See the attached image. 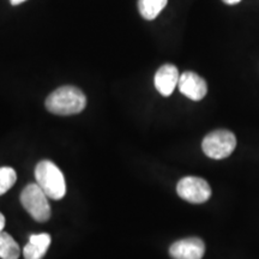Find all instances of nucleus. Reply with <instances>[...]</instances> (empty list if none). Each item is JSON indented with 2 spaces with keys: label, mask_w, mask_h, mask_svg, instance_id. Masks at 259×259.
<instances>
[{
  "label": "nucleus",
  "mask_w": 259,
  "mask_h": 259,
  "mask_svg": "<svg viewBox=\"0 0 259 259\" xmlns=\"http://www.w3.org/2000/svg\"><path fill=\"white\" fill-rule=\"evenodd\" d=\"M17 180V174L14 168L0 167V196L11 189Z\"/></svg>",
  "instance_id": "obj_12"
},
{
  "label": "nucleus",
  "mask_w": 259,
  "mask_h": 259,
  "mask_svg": "<svg viewBox=\"0 0 259 259\" xmlns=\"http://www.w3.org/2000/svg\"><path fill=\"white\" fill-rule=\"evenodd\" d=\"M19 254H21V250L14 238L8 233L0 232V258L18 259Z\"/></svg>",
  "instance_id": "obj_11"
},
{
  "label": "nucleus",
  "mask_w": 259,
  "mask_h": 259,
  "mask_svg": "<svg viewBox=\"0 0 259 259\" xmlns=\"http://www.w3.org/2000/svg\"><path fill=\"white\" fill-rule=\"evenodd\" d=\"M47 198L37 184H29L21 193L22 205L37 222H46L51 218V206Z\"/></svg>",
  "instance_id": "obj_3"
},
{
  "label": "nucleus",
  "mask_w": 259,
  "mask_h": 259,
  "mask_svg": "<svg viewBox=\"0 0 259 259\" xmlns=\"http://www.w3.org/2000/svg\"><path fill=\"white\" fill-rule=\"evenodd\" d=\"M177 192L180 198L193 204H202L211 196L210 185L202 178L185 177L177 185Z\"/></svg>",
  "instance_id": "obj_5"
},
{
  "label": "nucleus",
  "mask_w": 259,
  "mask_h": 259,
  "mask_svg": "<svg viewBox=\"0 0 259 259\" xmlns=\"http://www.w3.org/2000/svg\"><path fill=\"white\" fill-rule=\"evenodd\" d=\"M51 245V235L47 233L32 234L29 242L24 246L23 255L25 259H42Z\"/></svg>",
  "instance_id": "obj_9"
},
{
  "label": "nucleus",
  "mask_w": 259,
  "mask_h": 259,
  "mask_svg": "<svg viewBox=\"0 0 259 259\" xmlns=\"http://www.w3.org/2000/svg\"><path fill=\"white\" fill-rule=\"evenodd\" d=\"M4 227H5V218H4V215L0 212V232L4 229Z\"/></svg>",
  "instance_id": "obj_13"
},
{
  "label": "nucleus",
  "mask_w": 259,
  "mask_h": 259,
  "mask_svg": "<svg viewBox=\"0 0 259 259\" xmlns=\"http://www.w3.org/2000/svg\"><path fill=\"white\" fill-rule=\"evenodd\" d=\"M87 99L82 90L76 87L65 85L54 90L46 100V107L57 115L78 114L85 108Z\"/></svg>",
  "instance_id": "obj_1"
},
{
  "label": "nucleus",
  "mask_w": 259,
  "mask_h": 259,
  "mask_svg": "<svg viewBox=\"0 0 259 259\" xmlns=\"http://www.w3.org/2000/svg\"><path fill=\"white\" fill-rule=\"evenodd\" d=\"M236 147L234 134L227 130L213 131L203 139L202 149L204 154L213 160H222L228 157Z\"/></svg>",
  "instance_id": "obj_4"
},
{
  "label": "nucleus",
  "mask_w": 259,
  "mask_h": 259,
  "mask_svg": "<svg viewBox=\"0 0 259 259\" xmlns=\"http://www.w3.org/2000/svg\"><path fill=\"white\" fill-rule=\"evenodd\" d=\"M180 74L174 65L166 64L161 66L155 74V88L163 96H169L179 83Z\"/></svg>",
  "instance_id": "obj_8"
},
{
  "label": "nucleus",
  "mask_w": 259,
  "mask_h": 259,
  "mask_svg": "<svg viewBox=\"0 0 259 259\" xmlns=\"http://www.w3.org/2000/svg\"><path fill=\"white\" fill-rule=\"evenodd\" d=\"M205 252V245L199 238H187L176 241L169 248L173 259H202Z\"/></svg>",
  "instance_id": "obj_7"
},
{
  "label": "nucleus",
  "mask_w": 259,
  "mask_h": 259,
  "mask_svg": "<svg viewBox=\"0 0 259 259\" xmlns=\"http://www.w3.org/2000/svg\"><path fill=\"white\" fill-rule=\"evenodd\" d=\"M35 178H36V184L46 193L48 198L59 200L66 193L64 174L53 162H38L35 168Z\"/></svg>",
  "instance_id": "obj_2"
},
{
  "label": "nucleus",
  "mask_w": 259,
  "mask_h": 259,
  "mask_svg": "<svg viewBox=\"0 0 259 259\" xmlns=\"http://www.w3.org/2000/svg\"><path fill=\"white\" fill-rule=\"evenodd\" d=\"M241 0H223V3H226V4L228 5H234V4H238V3H240Z\"/></svg>",
  "instance_id": "obj_14"
},
{
  "label": "nucleus",
  "mask_w": 259,
  "mask_h": 259,
  "mask_svg": "<svg viewBox=\"0 0 259 259\" xmlns=\"http://www.w3.org/2000/svg\"><path fill=\"white\" fill-rule=\"evenodd\" d=\"M178 88L180 93L193 101H200L208 93V84L197 73L186 71L180 76Z\"/></svg>",
  "instance_id": "obj_6"
},
{
  "label": "nucleus",
  "mask_w": 259,
  "mask_h": 259,
  "mask_svg": "<svg viewBox=\"0 0 259 259\" xmlns=\"http://www.w3.org/2000/svg\"><path fill=\"white\" fill-rule=\"evenodd\" d=\"M10 2H11L12 5H19V4H22V3L27 2V0H10Z\"/></svg>",
  "instance_id": "obj_15"
},
{
  "label": "nucleus",
  "mask_w": 259,
  "mask_h": 259,
  "mask_svg": "<svg viewBox=\"0 0 259 259\" xmlns=\"http://www.w3.org/2000/svg\"><path fill=\"white\" fill-rule=\"evenodd\" d=\"M168 0H138L139 14L148 21H153L161 14Z\"/></svg>",
  "instance_id": "obj_10"
}]
</instances>
